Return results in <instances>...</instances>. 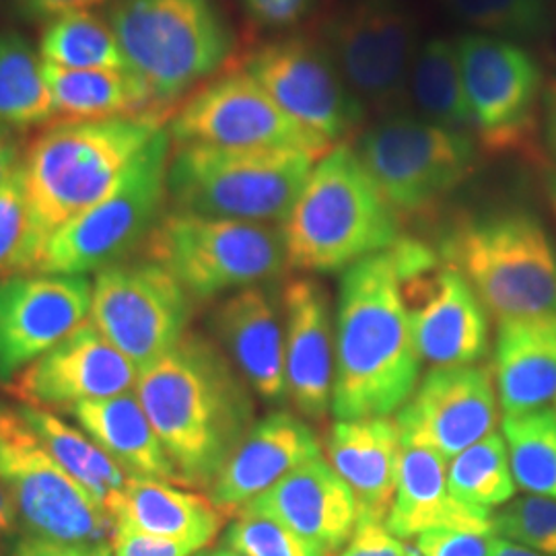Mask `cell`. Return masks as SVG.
<instances>
[{"instance_id": "20", "label": "cell", "mask_w": 556, "mask_h": 556, "mask_svg": "<svg viewBox=\"0 0 556 556\" xmlns=\"http://www.w3.org/2000/svg\"><path fill=\"white\" fill-rule=\"evenodd\" d=\"M137 381L139 367L87 319L71 337L23 369L11 390L27 406L71 410L83 402L132 392Z\"/></svg>"}, {"instance_id": "14", "label": "cell", "mask_w": 556, "mask_h": 556, "mask_svg": "<svg viewBox=\"0 0 556 556\" xmlns=\"http://www.w3.org/2000/svg\"><path fill=\"white\" fill-rule=\"evenodd\" d=\"M190 318L192 298L155 262H122L93 280L89 319L139 371L188 334Z\"/></svg>"}, {"instance_id": "17", "label": "cell", "mask_w": 556, "mask_h": 556, "mask_svg": "<svg viewBox=\"0 0 556 556\" xmlns=\"http://www.w3.org/2000/svg\"><path fill=\"white\" fill-rule=\"evenodd\" d=\"M472 135L493 151L516 149L534 126L544 96L542 71L516 41L482 34L456 40Z\"/></svg>"}, {"instance_id": "40", "label": "cell", "mask_w": 556, "mask_h": 556, "mask_svg": "<svg viewBox=\"0 0 556 556\" xmlns=\"http://www.w3.org/2000/svg\"><path fill=\"white\" fill-rule=\"evenodd\" d=\"M493 530L498 538L556 556V497L528 493L511 498L493 514Z\"/></svg>"}, {"instance_id": "48", "label": "cell", "mask_w": 556, "mask_h": 556, "mask_svg": "<svg viewBox=\"0 0 556 556\" xmlns=\"http://www.w3.org/2000/svg\"><path fill=\"white\" fill-rule=\"evenodd\" d=\"M542 108H544V132L551 151L556 155V80H553L542 96Z\"/></svg>"}, {"instance_id": "7", "label": "cell", "mask_w": 556, "mask_h": 556, "mask_svg": "<svg viewBox=\"0 0 556 556\" xmlns=\"http://www.w3.org/2000/svg\"><path fill=\"white\" fill-rule=\"evenodd\" d=\"M318 160L301 149L181 144L169 157L167 197L192 215L282 223Z\"/></svg>"}, {"instance_id": "3", "label": "cell", "mask_w": 556, "mask_h": 556, "mask_svg": "<svg viewBox=\"0 0 556 556\" xmlns=\"http://www.w3.org/2000/svg\"><path fill=\"white\" fill-rule=\"evenodd\" d=\"M280 233L287 264L307 275L344 273L402 238L396 211L346 144L314 163Z\"/></svg>"}, {"instance_id": "5", "label": "cell", "mask_w": 556, "mask_h": 556, "mask_svg": "<svg viewBox=\"0 0 556 556\" xmlns=\"http://www.w3.org/2000/svg\"><path fill=\"white\" fill-rule=\"evenodd\" d=\"M497 324L556 316V245L526 211L457 220L438 250Z\"/></svg>"}, {"instance_id": "10", "label": "cell", "mask_w": 556, "mask_h": 556, "mask_svg": "<svg viewBox=\"0 0 556 556\" xmlns=\"http://www.w3.org/2000/svg\"><path fill=\"white\" fill-rule=\"evenodd\" d=\"M355 153L397 217L431 213L478 165L472 135L402 112L374 124Z\"/></svg>"}, {"instance_id": "24", "label": "cell", "mask_w": 556, "mask_h": 556, "mask_svg": "<svg viewBox=\"0 0 556 556\" xmlns=\"http://www.w3.org/2000/svg\"><path fill=\"white\" fill-rule=\"evenodd\" d=\"M316 456H321V445L314 429L291 413H273L254 422L211 484L208 498L223 516L238 514L280 478Z\"/></svg>"}, {"instance_id": "38", "label": "cell", "mask_w": 556, "mask_h": 556, "mask_svg": "<svg viewBox=\"0 0 556 556\" xmlns=\"http://www.w3.org/2000/svg\"><path fill=\"white\" fill-rule=\"evenodd\" d=\"M43 248L46 239L34 219L20 167L0 188V278L34 273Z\"/></svg>"}, {"instance_id": "19", "label": "cell", "mask_w": 556, "mask_h": 556, "mask_svg": "<svg viewBox=\"0 0 556 556\" xmlns=\"http://www.w3.org/2000/svg\"><path fill=\"white\" fill-rule=\"evenodd\" d=\"M85 275L23 273L0 278V379L9 381L89 319Z\"/></svg>"}, {"instance_id": "47", "label": "cell", "mask_w": 556, "mask_h": 556, "mask_svg": "<svg viewBox=\"0 0 556 556\" xmlns=\"http://www.w3.org/2000/svg\"><path fill=\"white\" fill-rule=\"evenodd\" d=\"M23 163L21 142L13 128L0 124V188L17 174Z\"/></svg>"}, {"instance_id": "2", "label": "cell", "mask_w": 556, "mask_h": 556, "mask_svg": "<svg viewBox=\"0 0 556 556\" xmlns=\"http://www.w3.org/2000/svg\"><path fill=\"white\" fill-rule=\"evenodd\" d=\"M420 363L390 248L349 266L338 293L334 417L394 415L413 396Z\"/></svg>"}, {"instance_id": "21", "label": "cell", "mask_w": 556, "mask_h": 556, "mask_svg": "<svg viewBox=\"0 0 556 556\" xmlns=\"http://www.w3.org/2000/svg\"><path fill=\"white\" fill-rule=\"evenodd\" d=\"M289 402L301 417L321 420L332 408L337 326L324 285L293 278L282 289Z\"/></svg>"}, {"instance_id": "8", "label": "cell", "mask_w": 556, "mask_h": 556, "mask_svg": "<svg viewBox=\"0 0 556 556\" xmlns=\"http://www.w3.org/2000/svg\"><path fill=\"white\" fill-rule=\"evenodd\" d=\"M144 254L192 299L258 287L285 273L287 252L275 225L163 213L144 241Z\"/></svg>"}, {"instance_id": "11", "label": "cell", "mask_w": 556, "mask_h": 556, "mask_svg": "<svg viewBox=\"0 0 556 556\" xmlns=\"http://www.w3.org/2000/svg\"><path fill=\"white\" fill-rule=\"evenodd\" d=\"M0 484L29 536L112 544L114 519L46 450L20 408L0 402Z\"/></svg>"}, {"instance_id": "25", "label": "cell", "mask_w": 556, "mask_h": 556, "mask_svg": "<svg viewBox=\"0 0 556 556\" xmlns=\"http://www.w3.org/2000/svg\"><path fill=\"white\" fill-rule=\"evenodd\" d=\"M326 456L353 491L358 517L383 521L396 493L402 433L396 418L337 420L324 439Z\"/></svg>"}, {"instance_id": "22", "label": "cell", "mask_w": 556, "mask_h": 556, "mask_svg": "<svg viewBox=\"0 0 556 556\" xmlns=\"http://www.w3.org/2000/svg\"><path fill=\"white\" fill-rule=\"evenodd\" d=\"M282 314V301L258 285L225 299L211 318L220 351L252 392L273 406L289 400Z\"/></svg>"}, {"instance_id": "49", "label": "cell", "mask_w": 556, "mask_h": 556, "mask_svg": "<svg viewBox=\"0 0 556 556\" xmlns=\"http://www.w3.org/2000/svg\"><path fill=\"white\" fill-rule=\"evenodd\" d=\"M15 523H17L15 505H13V501L7 495V491L0 484V534H9Z\"/></svg>"}, {"instance_id": "16", "label": "cell", "mask_w": 556, "mask_h": 556, "mask_svg": "<svg viewBox=\"0 0 556 556\" xmlns=\"http://www.w3.org/2000/svg\"><path fill=\"white\" fill-rule=\"evenodd\" d=\"M167 130L178 147L301 149L316 157L330 151V147L289 118L245 71L204 85L179 108Z\"/></svg>"}, {"instance_id": "52", "label": "cell", "mask_w": 556, "mask_h": 556, "mask_svg": "<svg viewBox=\"0 0 556 556\" xmlns=\"http://www.w3.org/2000/svg\"><path fill=\"white\" fill-rule=\"evenodd\" d=\"M548 194H551V204H553L556 217V174L548 179Z\"/></svg>"}, {"instance_id": "33", "label": "cell", "mask_w": 556, "mask_h": 556, "mask_svg": "<svg viewBox=\"0 0 556 556\" xmlns=\"http://www.w3.org/2000/svg\"><path fill=\"white\" fill-rule=\"evenodd\" d=\"M408 98L415 103L420 118L472 135V119L454 41L435 38L418 48L408 80Z\"/></svg>"}, {"instance_id": "51", "label": "cell", "mask_w": 556, "mask_h": 556, "mask_svg": "<svg viewBox=\"0 0 556 556\" xmlns=\"http://www.w3.org/2000/svg\"><path fill=\"white\" fill-rule=\"evenodd\" d=\"M197 556H243L236 553V551H231V548H227V546H223V548H217V551H211V553H200Z\"/></svg>"}, {"instance_id": "45", "label": "cell", "mask_w": 556, "mask_h": 556, "mask_svg": "<svg viewBox=\"0 0 556 556\" xmlns=\"http://www.w3.org/2000/svg\"><path fill=\"white\" fill-rule=\"evenodd\" d=\"M110 0H11L13 13L23 21H52L71 13L91 11Z\"/></svg>"}, {"instance_id": "1", "label": "cell", "mask_w": 556, "mask_h": 556, "mask_svg": "<svg viewBox=\"0 0 556 556\" xmlns=\"http://www.w3.org/2000/svg\"><path fill=\"white\" fill-rule=\"evenodd\" d=\"M252 388L215 342L188 332L140 369L135 394L190 489H211L254 427Z\"/></svg>"}, {"instance_id": "9", "label": "cell", "mask_w": 556, "mask_h": 556, "mask_svg": "<svg viewBox=\"0 0 556 556\" xmlns=\"http://www.w3.org/2000/svg\"><path fill=\"white\" fill-rule=\"evenodd\" d=\"M169 144V130L163 128L105 199L48 239L34 273L87 277L122 264L144 245L167 199Z\"/></svg>"}, {"instance_id": "23", "label": "cell", "mask_w": 556, "mask_h": 556, "mask_svg": "<svg viewBox=\"0 0 556 556\" xmlns=\"http://www.w3.org/2000/svg\"><path fill=\"white\" fill-rule=\"evenodd\" d=\"M273 517L332 556L353 536L357 501L324 456L303 462L245 507Z\"/></svg>"}, {"instance_id": "39", "label": "cell", "mask_w": 556, "mask_h": 556, "mask_svg": "<svg viewBox=\"0 0 556 556\" xmlns=\"http://www.w3.org/2000/svg\"><path fill=\"white\" fill-rule=\"evenodd\" d=\"M223 546L243 556H330L273 517L239 509L229 523Z\"/></svg>"}, {"instance_id": "36", "label": "cell", "mask_w": 556, "mask_h": 556, "mask_svg": "<svg viewBox=\"0 0 556 556\" xmlns=\"http://www.w3.org/2000/svg\"><path fill=\"white\" fill-rule=\"evenodd\" d=\"M450 493L468 505L493 511L516 495L505 439L491 433L452 457L447 464Z\"/></svg>"}, {"instance_id": "34", "label": "cell", "mask_w": 556, "mask_h": 556, "mask_svg": "<svg viewBox=\"0 0 556 556\" xmlns=\"http://www.w3.org/2000/svg\"><path fill=\"white\" fill-rule=\"evenodd\" d=\"M38 52L46 64L71 71L128 68L110 21L93 11L48 21Z\"/></svg>"}, {"instance_id": "41", "label": "cell", "mask_w": 556, "mask_h": 556, "mask_svg": "<svg viewBox=\"0 0 556 556\" xmlns=\"http://www.w3.org/2000/svg\"><path fill=\"white\" fill-rule=\"evenodd\" d=\"M495 530L478 528H433L417 536L422 556H493L497 546Z\"/></svg>"}, {"instance_id": "53", "label": "cell", "mask_w": 556, "mask_h": 556, "mask_svg": "<svg viewBox=\"0 0 556 556\" xmlns=\"http://www.w3.org/2000/svg\"><path fill=\"white\" fill-rule=\"evenodd\" d=\"M404 556H422L418 553L417 548H410V546H406V555Z\"/></svg>"}, {"instance_id": "30", "label": "cell", "mask_w": 556, "mask_h": 556, "mask_svg": "<svg viewBox=\"0 0 556 556\" xmlns=\"http://www.w3.org/2000/svg\"><path fill=\"white\" fill-rule=\"evenodd\" d=\"M43 68L56 114L73 119L155 116L149 89L128 68L71 71L46 62Z\"/></svg>"}, {"instance_id": "12", "label": "cell", "mask_w": 556, "mask_h": 556, "mask_svg": "<svg viewBox=\"0 0 556 556\" xmlns=\"http://www.w3.org/2000/svg\"><path fill=\"white\" fill-rule=\"evenodd\" d=\"M396 260L418 357L435 367L475 365L489 351V314L470 282L425 241L400 238Z\"/></svg>"}, {"instance_id": "29", "label": "cell", "mask_w": 556, "mask_h": 556, "mask_svg": "<svg viewBox=\"0 0 556 556\" xmlns=\"http://www.w3.org/2000/svg\"><path fill=\"white\" fill-rule=\"evenodd\" d=\"M71 417L101 450L132 477L181 484L139 397L132 392L73 406Z\"/></svg>"}, {"instance_id": "13", "label": "cell", "mask_w": 556, "mask_h": 556, "mask_svg": "<svg viewBox=\"0 0 556 556\" xmlns=\"http://www.w3.org/2000/svg\"><path fill=\"white\" fill-rule=\"evenodd\" d=\"M415 15L402 0H349L324 27V46L365 110L397 114L418 52Z\"/></svg>"}, {"instance_id": "35", "label": "cell", "mask_w": 556, "mask_h": 556, "mask_svg": "<svg viewBox=\"0 0 556 556\" xmlns=\"http://www.w3.org/2000/svg\"><path fill=\"white\" fill-rule=\"evenodd\" d=\"M503 439L517 486L556 497V408L505 415Z\"/></svg>"}, {"instance_id": "43", "label": "cell", "mask_w": 556, "mask_h": 556, "mask_svg": "<svg viewBox=\"0 0 556 556\" xmlns=\"http://www.w3.org/2000/svg\"><path fill=\"white\" fill-rule=\"evenodd\" d=\"M114 556H194L199 546L169 540V538L149 536L135 530L116 528L112 536Z\"/></svg>"}, {"instance_id": "31", "label": "cell", "mask_w": 556, "mask_h": 556, "mask_svg": "<svg viewBox=\"0 0 556 556\" xmlns=\"http://www.w3.org/2000/svg\"><path fill=\"white\" fill-rule=\"evenodd\" d=\"M17 408L21 417L36 431L52 457L112 517L130 475L108 456L85 431L71 427L52 410L27 404Z\"/></svg>"}, {"instance_id": "46", "label": "cell", "mask_w": 556, "mask_h": 556, "mask_svg": "<svg viewBox=\"0 0 556 556\" xmlns=\"http://www.w3.org/2000/svg\"><path fill=\"white\" fill-rule=\"evenodd\" d=\"M13 556H114V553L112 544H77L27 536L17 544Z\"/></svg>"}, {"instance_id": "44", "label": "cell", "mask_w": 556, "mask_h": 556, "mask_svg": "<svg viewBox=\"0 0 556 556\" xmlns=\"http://www.w3.org/2000/svg\"><path fill=\"white\" fill-rule=\"evenodd\" d=\"M316 0H241L252 20L273 29L291 27L303 20Z\"/></svg>"}, {"instance_id": "50", "label": "cell", "mask_w": 556, "mask_h": 556, "mask_svg": "<svg viewBox=\"0 0 556 556\" xmlns=\"http://www.w3.org/2000/svg\"><path fill=\"white\" fill-rule=\"evenodd\" d=\"M493 556H551L544 553H538L532 548H526L516 542H509L505 538H497V546H495V555Z\"/></svg>"}, {"instance_id": "28", "label": "cell", "mask_w": 556, "mask_h": 556, "mask_svg": "<svg viewBox=\"0 0 556 556\" xmlns=\"http://www.w3.org/2000/svg\"><path fill=\"white\" fill-rule=\"evenodd\" d=\"M112 519L116 528L188 542L200 551L215 540L223 526V514L211 498L165 480L132 475Z\"/></svg>"}, {"instance_id": "37", "label": "cell", "mask_w": 556, "mask_h": 556, "mask_svg": "<svg viewBox=\"0 0 556 556\" xmlns=\"http://www.w3.org/2000/svg\"><path fill=\"white\" fill-rule=\"evenodd\" d=\"M450 17L472 34L516 41H536L555 29V0H439Z\"/></svg>"}, {"instance_id": "42", "label": "cell", "mask_w": 556, "mask_h": 556, "mask_svg": "<svg viewBox=\"0 0 556 556\" xmlns=\"http://www.w3.org/2000/svg\"><path fill=\"white\" fill-rule=\"evenodd\" d=\"M406 544L383 521L358 517L357 528L338 556H404Z\"/></svg>"}, {"instance_id": "18", "label": "cell", "mask_w": 556, "mask_h": 556, "mask_svg": "<svg viewBox=\"0 0 556 556\" xmlns=\"http://www.w3.org/2000/svg\"><path fill=\"white\" fill-rule=\"evenodd\" d=\"M396 422L402 443L452 459L495 433L498 394L493 369L478 363L431 369L397 410Z\"/></svg>"}, {"instance_id": "27", "label": "cell", "mask_w": 556, "mask_h": 556, "mask_svg": "<svg viewBox=\"0 0 556 556\" xmlns=\"http://www.w3.org/2000/svg\"><path fill=\"white\" fill-rule=\"evenodd\" d=\"M493 376L505 415L556 402V316L498 324Z\"/></svg>"}, {"instance_id": "26", "label": "cell", "mask_w": 556, "mask_h": 556, "mask_svg": "<svg viewBox=\"0 0 556 556\" xmlns=\"http://www.w3.org/2000/svg\"><path fill=\"white\" fill-rule=\"evenodd\" d=\"M386 528L400 538L433 528L493 530V511L457 501L447 486V459L427 447L402 443L396 493Z\"/></svg>"}, {"instance_id": "4", "label": "cell", "mask_w": 556, "mask_h": 556, "mask_svg": "<svg viewBox=\"0 0 556 556\" xmlns=\"http://www.w3.org/2000/svg\"><path fill=\"white\" fill-rule=\"evenodd\" d=\"M161 130L157 116L66 119L43 130L21 167L46 243L68 220L105 199Z\"/></svg>"}, {"instance_id": "15", "label": "cell", "mask_w": 556, "mask_h": 556, "mask_svg": "<svg viewBox=\"0 0 556 556\" xmlns=\"http://www.w3.org/2000/svg\"><path fill=\"white\" fill-rule=\"evenodd\" d=\"M278 108L326 147L344 139L365 116L324 43L303 36L268 41L245 64Z\"/></svg>"}, {"instance_id": "32", "label": "cell", "mask_w": 556, "mask_h": 556, "mask_svg": "<svg viewBox=\"0 0 556 556\" xmlns=\"http://www.w3.org/2000/svg\"><path fill=\"white\" fill-rule=\"evenodd\" d=\"M54 116L40 52L17 31H0V124L23 130Z\"/></svg>"}, {"instance_id": "6", "label": "cell", "mask_w": 556, "mask_h": 556, "mask_svg": "<svg viewBox=\"0 0 556 556\" xmlns=\"http://www.w3.org/2000/svg\"><path fill=\"white\" fill-rule=\"evenodd\" d=\"M105 17L155 105L215 75L236 46L215 0H114Z\"/></svg>"}]
</instances>
